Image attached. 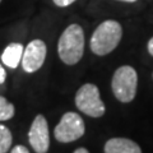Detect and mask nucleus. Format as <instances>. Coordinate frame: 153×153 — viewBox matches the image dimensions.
Returning <instances> with one entry per match:
<instances>
[{
	"label": "nucleus",
	"mask_w": 153,
	"mask_h": 153,
	"mask_svg": "<svg viewBox=\"0 0 153 153\" xmlns=\"http://www.w3.org/2000/svg\"><path fill=\"white\" fill-rule=\"evenodd\" d=\"M84 52V32L79 25H70L64 30L57 42V54L66 65H75Z\"/></svg>",
	"instance_id": "nucleus-1"
},
{
	"label": "nucleus",
	"mask_w": 153,
	"mask_h": 153,
	"mask_svg": "<svg viewBox=\"0 0 153 153\" xmlns=\"http://www.w3.org/2000/svg\"><path fill=\"white\" fill-rule=\"evenodd\" d=\"M123 37V28L117 21L107 19L94 30L91 37V51L97 56H105L112 52L120 44Z\"/></svg>",
	"instance_id": "nucleus-2"
},
{
	"label": "nucleus",
	"mask_w": 153,
	"mask_h": 153,
	"mask_svg": "<svg viewBox=\"0 0 153 153\" xmlns=\"http://www.w3.org/2000/svg\"><path fill=\"white\" fill-rule=\"evenodd\" d=\"M138 87L137 70L130 65H123L114 73L111 80L112 92L120 102L128 103L134 100Z\"/></svg>",
	"instance_id": "nucleus-3"
},
{
	"label": "nucleus",
	"mask_w": 153,
	"mask_h": 153,
	"mask_svg": "<svg viewBox=\"0 0 153 153\" xmlns=\"http://www.w3.org/2000/svg\"><path fill=\"white\" fill-rule=\"evenodd\" d=\"M75 105L78 110L91 117H101L106 111L98 87L92 83H85L76 91Z\"/></svg>",
	"instance_id": "nucleus-4"
},
{
	"label": "nucleus",
	"mask_w": 153,
	"mask_h": 153,
	"mask_svg": "<svg viewBox=\"0 0 153 153\" xmlns=\"http://www.w3.org/2000/svg\"><path fill=\"white\" fill-rule=\"evenodd\" d=\"M84 131L85 128L83 119L76 112L70 111L63 115L60 123L57 124L54 130V135L57 142L70 143L83 137Z\"/></svg>",
	"instance_id": "nucleus-5"
},
{
	"label": "nucleus",
	"mask_w": 153,
	"mask_h": 153,
	"mask_svg": "<svg viewBox=\"0 0 153 153\" xmlns=\"http://www.w3.org/2000/svg\"><path fill=\"white\" fill-rule=\"evenodd\" d=\"M46 44L42 40H33L23 50L22 68L27 73H35L41 68L46 59Z\"/></svg>",
	"instance_id": "nucleus-6"
},
{
	"label": "nucleus",
	"mask_w": 153,
	"mask_h": 153,
	"mask_svg": "<svg viewBox=\"0 0 153 153\" xmlns=\"http://www.w3.org/2000/svg\"><path fill=\"white\" fill-rule=\"evenodd\" d=\"M28 140H30V144L36 153H46L49 151V125H47V121L44 115H37L35 117L30 133H28Z\"/></svg>",
	"instance_id": "nucleus-7"
},
{
	"label": "nucleus",
	"mask_w": 153,
	"mask_h": 153,
	"mask_svg": "<svg viewBox=\"0 0 153 153\" xmlns=\"http://www.w3.org/2000/svg\"><path fill=\"white\" fill-rule=\"evenodd\" d=\"M105 153H142L140 147L126 138H111L105 144Z\"/></svg>",
	"instance_id": "nucleus-8"
},
{
	"label": "nucleus",
	"mask_w": 153,
	"mask_h": 153,
	"mask_svg": "<svg viewBox=\"0 0 153 153\" xmlns=\"http://www.w3.org/2000/svg\"><path fill=\"white\" fill-rule=\"evenodd\" d=\"M23 50H25V47L22 44H18V42L9 44L1 54V61L9 68L16 69L22 61Z\"/></svg>",
	"instance_id": "nucleus-9"
},
{
	"label": "nucleus",
	"mask_w": 153,
	"mask_h": 153,
	"mask_svg": "<svg viewBox=\"0 0 153 153\" xmlns=\"http://www.w3.org/2000/svg\"><path fill=\"white\" fill-rule=\"evenodd\" d=\"M14 105L10 103L5 97L0 96V121L9 120L14 116Z\"/></svg>",
	"instance_id": "nucleus-10"
},
{
	"label": "nucleus",
	"mask_w": 153,
	"mask_h": 153,
	"mask_svg": "<svg viewBox=\"0 0 153 153\" xmlns=\"http://www.w3.org/2000/svg\"><path fill=\"white\" fill-rule=\"evenodd\" d=\"M12 133L10 130L4 126L0 125V153H7L9 151V148L12 146Z\"/></svg>",
	"instance_id": "nucleus-11"
},
{
	"label": "nucleus",
	"mask_w": 153,
	"mask_h": 153,
	"mask_svg": "<svg viewBox=\"0 0 153 153\" xmlns=\"http://www.w3.org/2000/svg\"><path fill=\"white\" fill-rule=\"evenodd\" d=\"M54 4L56 7H60V8H65V7H69L70 4H73L76 0H52Z\"/></svg>",
	"instance_id": "nucleus-12"
},
{
	"label": "nucleus",
	"mask_w": 153,
	"mask_h": 153,
	"mask_svg": "<svg viewBox=\"0 0 153 153\" xmlns=\"http://www.w3.org/2000/svg\"><path fill=\"white\" fill-rule=\"evenodd\" d=\"M10 153H30V151H28L25 146H16Z\"/></svg>",
	"instance_id": "nucleus-13"
},
{
	"label": "nucleus",
	"mask_w": 153,
	"mask_h": 153,
	"mask_svg": "<svg viewBox=\"0 0 153 153\" xmlns=\"http://www.w3.org/2000/svg\"><path fill=\"white\" fill-rule=\"evenodd\" d=\"M7 79V73L5 70H4V68L1 66V64H0V84H3L4 82H5Z\"/></svg>",
	"instance_id": "nucleus-14"
},
{
	"label": "nucleus",
	"mask_w": 153,
	"mask_h": 153,
	"mask_svg": "<svg viewBox=\"0 0 153 153\" xmlns=\"http://www.w3.org/2000/svg\"><path fill=\"white\" fill-rule=\"evenodd\" d=\"M147 47H148V52L153 56V37L151 38L149 41H148V45H147Z\"/></svg>",
	"instance_id": "nucleus-15"
},
{
	"label": "nucleus",
	"mask_w": 153,
	"mask_h": 153,
	"mask_svg": "<svg viewBox=\"0 0 153 153\" xmlns=\"http://www.w3.org/2000/svg\"><path fill=\"white\" fill-rule=\"evenodd\" d=\"M74 153H89L85 148H78V149H75Z\"/></svg>",
	"instance_id": "nucleus-16"
},
{
	"label": "nucleus",
	"mask_w": 153,
	"mask_h": 153,
	"mask_svg": "<svg viewBox=\"0 0 153 153\" xmlns=\"http://www.w3.org/2000/svg\"><path fill=\"white\" fill-rule=\"evenodd\" d=\"M117 1H124V3H135L137 0H117Z\"/></svg>",
	"instance_id": "nucleus-17"
},
{
	"label": "nucleus",
	"mask_w": 153,
	"mask_h": 153,
	"mask_svg": "<svg viewBox=\"0 0 153 153\" xmlns=\"http://www.w3.org/2000/svg\"><path fill=\"white\" fill-rule=\"evenodd\" d=\"M0 3H1V0H0Z\"/></svg>",
	"instance_id": "nucleus-18"
}]
</instances>
